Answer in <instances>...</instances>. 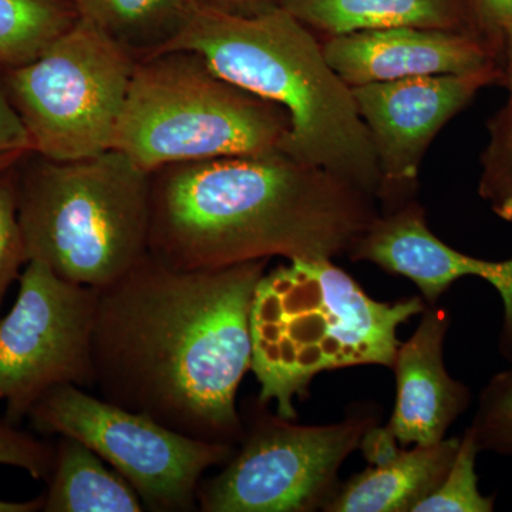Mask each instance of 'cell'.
I'll return each mask as SVG.
<instances>
[{
    "label": "cell",
    "instance_id": "cell-21",
    "mask_svg": "<svg viewBox=\"0 0 512 512\" xmlns=\"http://www.w3.org/2000/svg\"><path fill=\"white\" fill-rule=\"evenodd\" d=\"M480 447L473 429L461 437L460 447L450 470L439 487L416 505L413 512H491L494 498L478 490L476 458Z\"/></svg>",
    "mask_w": 512,
    "mask_h": 512
},
{
    "label": "cell",
    "instance_id": "cell-18",
    "mask_svg": "<svg viewBox=\"0 0 512 512\" xmlns=\"http://www.w3.org/2000/svg\"><path fill=\"white\" fill-rule=\"evenodd\" d=\"M80 19L92 23L137 60L157 55L183 32L195 0H72Z\"/></svg>",
    "mask_w": 512,
    "mask_h": 512
},
{
    "label": "cell",
    "instance_id": "cell-10",
    "mask_svg": "<svg viewBox=\"0 0 512 512\" xmlns=\"http://www.w3.org/2000/svg\"><path fill=\"white\" fill-rule=\"evenodd\" d=\"M99 289L73 284L29 261L15 305L0 319V402L19 426L53 387L96 384L93 338Z\"/></svg>",
    "mask_w": 512,
    "mask_h": 512
},
{
    "label": "cell",
    "instance_id": "cell-20",
    "mask_svg": "<svg viewBox=\"0 0 512 512\" xmlns=\"http://www.w3.org/2000/svg\"><path fill=\"white\" fill-rule=\"evenodd\" d=\"M478 192L495 215L512 222V99L488 123Z\"/></svg>",
    "mask_w": 512,
    "mask_h": 512
},
{
    "label": "cell",
    "instance_id": "cell-2",
    "mask_svg": "<svg viewBox=\"0 0 512 512\" xmlns=\"http://www.w3.org/2000/svg\"><path fill=\"white\" fill-rule=\"evenodd\" d=\"M151 174L148 254L180 271L284 256L332 259L379 217L375 198L282 151L183 161Z\"/></svg>",
    "mask_w": 512,
    "mask_h": 512
},
{
    "label": "cell",
    "instance_id": "cell-29",
    "mask_svg": "<svg viewBox=\"0 0 512 512\" xmlns=\"http://www.w3.org/2000/svg\"><path fill=\"white\" fill-rule=\"evenodd\" d=\"M26 154L28 153H20V151H16V153L0 154V174L8 170V168L13 167V165L18 164Z\"/></svg>",
    "mask_w": 512,
    "mask_h": 512
},
{
    "label": "cell",
    "instance_id": "cell-15",
    "mask_svg": "<svg viewBox=\"0 0 512 512\" xmlns=\"http://www.w3.org/2000/svg\"><path fill=\"white\" fill-rule=\"evenodd\" d=\"M278 5L320 39L366 30L420 28L467 33L490 45L473 0H279Z\"/></svg>",
    "mask_w": 512,
    "mask_h": 512
},
{
    "label": "cell",
    "instance_id": "cell-3",
    "mask_svg": "<svg viewBox=\"0 0 512 512\" xmlns=\"http://www.w3.org/2000/svg\"><path fill=\"white\" fill-rule=\"evenodd\" d=\"M171 50L197 53L222 79L281 106L291 119L282 153L377 201L379 164L352 87L330 66L320 37L288 10L234 15L198 6L163 52Z\"/></svg>",
    "mask_w": 512,
    "mask_h": 512
},
{
    "label": "cell",
    "instance_id": "cell-24",
    "mask_svg": "<svg viewBox=\"0 0 512 512\" xmlns=\"http://www.w3.org/2000/svg\"><path fill=\"white\" fill-rule=\"evenodd\" d=\"M19 163L0 174V308L20 268L28 264L18 215Z\"/></svg>",
    "mask_w": 512,
    "mask_h": 512
},
{
    "label": "cell",
    "instance_id": "cell-9",
    "mask_svg": "<svg viewBox=\"0 0 512 512\" xmlns=\"http://www.w3.org/2000/svg\"><path fill=\"white\" fill-rule=\"evenodd\" d=\"M370 417H350L332 426H298L256 413L238 454L218 476L201 481L204 512H301L328 505L345 458L372 429Z\"/></svg>",
    "mask_w": 512,
    "mask_h": 512
},
{
    "label": "cell",
    "instance_id": "cell-12",
    "mask_svg": "<svg viewBox=\"0 0 512 512\" xmlns=\"http://www.w3.org/2000/svg\"><path fill=\"white\" fill-rule=\"evenodd\" d=\"M349 254L355 261L373 262L393 274L406 276L430 303L436 302L458 279H484L503 299L501 350L512 362V258L484 261L448 247L427 228L423 208L416 201L379 214Z\"/></svg>",
    "mask_w": 512,
    "mask_h": 512
},
{
    "label": "cell",
    "instance_id": "cell-13",
    "mask_svg": "<svg viewBox=\"0 0 512 512\" xmlns=\"http://www.w3.org/2000/svg\"><path fill=\"white\" fill-rule=\"evenodd\" d=\"M320 40L330 66L350 87L501 66L485 40L447 30H366Z\"/></svg>",
    "mask_w": 512,
    "mask_h": 512
},
{
    "label": "cell",
    "instance_id": "cell-16",
    "mask_svg": "<svg viewBox=\"0 0 512 512\" xmlns=\"http://www.w3.org/2000/svg\"><path fill=\"white\" fill-rule=\"evenodd\" d=\"M461 437L400 450L390 460L353 477L326 505L332 512H409L444 480Z\"/></svg>",
    "mask_w": 512,
    "mask_h": 512
},
{
    "label": "cell",
    "instance_id": "cell-7",
    "mask_svg": "<svg viewBox=\"0 0 512 512\" xmlns=\"http://www.w3.org/2000/svg\"><path fill=\"white\" fill-rule=\"evenodd\" d=\"M137 62L79 19L33 62L0 72L33 153L70 161L111 150Z\"/></svg>",
    "mask_w": 512,
    "mask_h": 512
},
{
    "label": "cell",
    "instance_id": "cell-23",
    "mask_svg": "<svg viewBox=\"0 0 512 512\" xmlns=\"http://www.w3.org/2000/svg\"><path fill=\"white\" fill-rule=\"evenodd\" d=\"M471 429L480 451L512 456V370L498 373L485 386Z\"/></svg>",
    "mask_w": 512,
    "mask_h": 512
},
{
    "label": "cell",
    "instance_id": "cell-8",
    "mask_svg": "<svg viewBox=\"0 0 512 512\" xmlns=\"http://www.w3.org/2000/svg\"><path fill=\"white\" fill-rule=\"evenodd\" d=\"M28 417L37 433L86 444L126 478L147 511H194L205 471L235 453L234 444L194 439L74 384L53 387Z\"/></svg>",
    "mask_w": 512,
    "mask_h": 512
},
{
    "label": "cell",
    "instance_id": "cell-6",
    "mask_svg": "<svg viewBox=\"0 0 512 512\" xmlns=\"http://www.w3.org/2000/svg\"><path fill=\"white\" fill-rule=\"evenodd\" d=\"M291 131L281 106L229 83L197 53L138 60L114 146L147 173L210 158L284 150Z\"/></svg>",
    "mask_w": 512,
    "mask_h": 512
},
{
    "label": "cell",
    "instance_id": "cell-27",
    "mask_svg": "<svg viewBox=\"0 0 512 512\" xmlns=\"http://www.w3.org/2000/svg\"><path fill=\"white\" fill-rule=\"evenodd\" d=\"M198 6L234 13V15H255L278 6L279 0H195Z\"/></svg>",
    "mask_w": 512,
    "mask_h": 512
},
{
    "label": "cell",
    "instance_id": "cell-5",
    "mask_svg": "<svg viewBox=\"0 0 512 512\" xmlns=\"http://www.w3.org/2000/svg\"><path fill=\"white\" fill-rule=\"evenodd\" d=\"M18 215L26 258L64 281L107 288L148 255L151 174L123 151L18 165Z\"/></svg>",
    "mask_w": 512,
    "mask_h": 512
},
{
    "label": "cell",
    "instance_id": "cell-14",
    "mask_svg": "<svg viewBox=\"0 0 512 512\" xmlns=\"http://www.w3.org/2000/svg\"><path fill=\"white\" fill-rule=\"evenodd\" d=\"M447 329L446 311H427L412 338L397 349L396 407L386 427L400 446H431L444 440L448 427L470 403V390L451 379L444 366Z\"/></svg>",
    "mask_w": 512,
    "mask_h": 512
},
{
    "label": "cell",
    "instance_id": "cell-11",
    "mask_svg": "<svg viewBox=\"0 0 512 512\" xmlns=\"http://www.w3.org/2000/svg\"><path fill=\"white\" fill-rule=\"evenodd\" d=\"M501 66L478 72L412 77L352 87L380 171L384 212L413 201L421 161L448 121L484 87L501 84Z\"/></svg>",
    "mask_w": 512,
    "mask_h": 512
},
{
    "label": "cell",
    "instance_id": "cell-19",
    "mask_svg": "<svg viewBox=\"0 0 512 512\" xmlns=\"http://www.w3.org/2000/svg\"><path fill=\"white\" fill-rule=\"evenodd\" d=\"M79 19L72 0H0V72L33 62Z\"/></svg>",
    "mask_w": 512,
    "mask_h": 512
},
{
    "label": "cell",
    "instance_id": "cell-17",
    "mask_svg": "<svg viewBox=\"0 0 512 512\" xmlns=\"http://www.w3.org/2000/svg\"><path fill=\"white\" fill-rule=\"evenodd\" d=\"M45 495L46 512H141L137 491L82 441L59 436Z\"/></svg>",
    "mask_w": 512,
    "mask_h": 512
},
{
    "label": "cell",
    "instance_id": "cell-26",
    "mask_svg": "<svg viewBox=\"0 0 512 512\" xmlns=\"http://www.w3.org/2000/svg\"><path fill=\"white\" fill-rule=\"evenodd\" d=\"M485 37L495 52L503 53L504 37L512 29V0H473Z\"/></svg>",
    "mask_w": 512,
    "mask_h": 512
},
{
    "label": "cell",
    "instance_id": "cell-1",
    "mask_svg": "<svg viewBox=\"0 0 512 512\" xmlns=\"http://www.w3.org/2000/svg\"><path fill=\"white\" fill-rule=\"evenodd\" d=\"M269 259L180 271L148 254L100 289L93 357L101 399L194 439L244 436L239 384L251 369V313Z\"/></svg>",
    "mask_w": 512,
    "mask_h": 512
},
{
    "label": "cell",
    "instance_id": "cell-4",
    "mask_svg": "<svg viewBox=\"0 0 512 512\" xmlns=\"http://www.w3.org/2000/svg\"><path fill=\"white\" fill-rule=\"evenodd\" d=\"M424 312L420 298L375 301L330 259H296L264 275L251 313L252 362L259 402L276 403L295 420V397L325 370L357 365L392 367L397 329Z\"/></svg>",
    "mask_w": 512,
    "mask_h": 512
},
{
    "label": "cell",
    "instance_id": "cell-25",
    "mask_svg": "<svg viewBox=\"0 0 512 512\" xmlns=\"http://www.w3.org/2000/svg\"><path fill=\"white\" fill-rule=\"evenodd\" d=\"M32 153V140L18 111L13 107L0 74V154Z\"/></svg>",
    "mask_w": 512,
    "mask_h": 512
},
{
    "label": "cell",
    "instance_id": "cell-28",
    "mask_svg": "<svg viewBox=\"0 0 512 512\" xmlns=\"http://www.w3.org/2000/svg\"><path fill=\"white\" fill-rule=\"evenodd\" d=\"M501 72H503L501 84L508 90L510 99H512V29L508 30L507 35L504 37L503 53H501Z\"/></svg>",
    "mask_w": 512,
    "mask_h": 512
},
{
    "label": "cell",
    "instance_id": "cell-22",
    "mask_svg": "<svg viewBox=\"0 0 512 512\" xmlns=\"http://www.w3.org/2000/svg\"><path fill=\"white\" fill-rule=\"evenodd\" d=\"M0 464L22 468L35 480L49 481L55 464V447L3 419L0 420ZM43 503V497L23 503L0 500V512H36L43 510Z\"/></svg>",
    "mask_w": 512,
    "mask_h": 512
}]
</instances>
